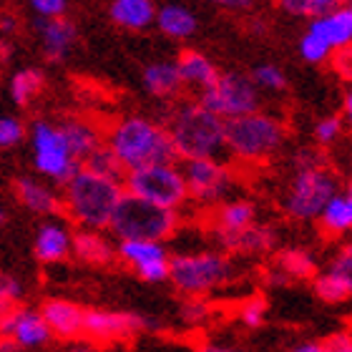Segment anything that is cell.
Instances as JSON below:
<instances>
[{
	"mask_svg": "<svg viewBox=\"0 0 352 352\" xmlns=\"http://www.w3.org/2000/svg\"><path fill=\"white\" fill-rule=\"evenodd\" d=\"M0 352H21V347L15 345L13 340H8V338H0Z\"/></svg>",
	"mask_w": 352,
	"mask_h": 352,
	"instance_id": "cell-48",
	"label": "cell"
},
{
	"mask_svg": "<svg viewBox=\"0 0 352 352\" xmlns=\"http://www.w3.org/2000/svg\"><path fill=\"white\" fill-rule=\"evenodd\" d=\"M224 252H236V254H267L277 247V232L270 224H252L244 232L227 239H219Z\"/></svg>",
	"mask_w": 352,
	"mask_h": 352,
	"instance_id": "cell-25",
	"label": "cell"
},
{
	"mask_svg": "<svg viewBox=\"0 0 352 352\" xmlns=\"http://www.w3.org/2000/svg\"><path fill=\"white\" fill-rule=\"evenodd\" d=\"M212 302L206 297H186L182 305V320L191 327H199V324H206L212 320Z\"/></svg>",
	"mask_w": 352,
	"mask_h": 352,
	"instance_id": "cell-37",
	"label": "cell"
},
{
	"mask_svg": "<svg viewBox=\"0 0 352 352\" xmlns=\"http://www.w3.org/2000/svg\"><path fill=\"white\" fill-rule=\"evenodd\" d=\"M274 270H279L289 282L292 279H312L320 272L317 257L305 247H287L274 254Z\"/></svg>",
	"mask_w": 352,
	"mask_h": 352,
	"instance_id": "cell-29",
	"label": "cell"
},
{
	"mask_svg": "<svg viewBox=\"0 0 352 352\" xmlns=\"http://www.w3.org/2000/svg\"><path fill=\"white\" fill-rule=\"evenodd\" d=\"M267 309H270V305H267L262 294H252L239 305V322L244 327H250V330H259L264 320H267Z\"/></svg>",
	"mask_w": 352,
	"mask_h": 352,
	"instance_id": "cell-35",
	"label": "cell"
},
{
	"mask_svg": "<svg viewBox=\"0 0 352 352\" xmlns=\"http://www.w3.org/2000/svg\"><path fill=\"white\" fill-rule=\"evenodd\" d=\"M315 294L327 305H340L347 302L352 294V247L345 244L340 247L338 254L330 259V264L320 270L312 277Z\"/></svg>",
	"mask_w": 352,
	"mask_h": 352,
	"instance_id": "cell-15",
	"label": "cell"
},
{
	"mask_svg": "<svg viewBox=\"0 0 352 352\" xmlns=\"http://www.w3.org/2000/svg\"><path fill=\"white\" fill-rule=\"evenodd\" d=\"M199 103L214 116L236 118L259 109V88L252 83L250 76L239 71H224L217 76V81L199 94Z\"/></svg>",
	"mask_w": 352,
	"mask_h": 352,
	"instance_id": "cell-10",
	"label": "cell"
},
{
	"mask_svg": "<svg viewBox=\"0 0 352 352\" xmlns=\"http://www.w3.org/2000/svg\"><path fill=\"white\" fill-rule=\"evenodd\" d=\"M103 144L113 151L124 171L151 166V164H176L166 126L146 116H124L109 126Z\"/></svg>",
	"mask_w": 352,
	"mask_h": 352,
	"instance_id": "cell-1",
	"label": "cell"
},
{
	"mask_svg": "<svg viewBox=\"0 0 352 352\" xmlns=\"http://www.w3.org/2000/svg\"><path fill=\"white\" fill-rule=\"evenodd\" d=\"M6 221H8V212H6V209H3V206H0V227H3Z\"/></svg>",
	"mask_w": 352,
	"mask_h": 352,
	"instance_id": "cell-53",
	"label": "cell"
},
{
	"mask_svg": "<svg viewBox=\"0 0 352 352\" xmlns=\"http://www.w3.org/2000/svg\"><path fill=\"white\" fill-rule=\"evenodd\" d=\"M322 345L327 352H352V335L347 330L335 332L327 340H322Z\"/></svg>",
	"mask_w": 352,
	"mask_h": 352,
	"instance_id": "cell-43",
	"label": "cell"
},
{
	"mask_svg": "<svg viewBox=\"0 0 352 352\" xmlns=\"http://www.w3.org/2000/svg\"><path fill=\"white\" fill-rule=\"evenodd\" d=\"M71 254L94 267H106L116 259V244L111 242L106 232L98 229H78L74 232V242H71Z\"/></svg>",
	"mask_w": 352,
	"mask_h": 352,
	"instance_id": "cell-22",
	"label": "cell"
},
{
	"mask_svg": "<svg viewBox=\"0 0 352 352\" xmlns=\"http://www.w3.org/2000/svg\"><path fill=\"white\" fill-rule=\"evenodd\" d=\"M154 25L171 41H186L197 33V15L182 3H166V6L156 8Z\"/></svg>",
	"mask_w": 352,
	"mask_h": 352,
	"instance_id": "cell-26",
	"label": "cell"
},
{
	"mask_svg": "<svg viewBox=\"0 0 352 352\" xmlns=\"http://www.w3.org/2000/svg\"><path fill=\"white\" fill-rule=\"evenodd\" d=\"M45 86V76L41 68H21L10 78V98L18 106H28Z\"/></svg>",
	"mask_w": 352,
	"mask_h": 352,
	"instance_id": "cell-31",
	"label": "cell"
},
{
	"mask_svg": "<svg viewBox=\"0 0 352 352\" xmlns=\"http://www.w3.org/2000/svg\"><path fill=\"white\" fill-rule=\"evenodd\" d=\"M342 131H345V124L340 116H324L317 121L315 126V141L320 146H332L342 139Z\"/></svg>",
	"mask_w": 352,
	"mask_h": 352,
	"instance_id": "cell-39",
	"label": "cell"
},
{
	"mask_svg": "<svg viewBox=\"0 0 352 352\" xmlns=\"http://www.w3.org/2000/svg\"><path fill=\"white\" fill-rule=\"evenodd\" d=\"M176 71H179V78H182L184 88H194V91H204L209 88L217 76L221 74L219 68L214 66V60L201 51H182L179 58H176Z\"/></svg>",
	"mask_w": 352,
	"mask_h": 352,
	"instance_id": "cell-24",
	"label": "cell"
},
{
	"mask_svg": "<svg viewBox=\"0 0 352 352\" xmlns=\"http://www.w3.org/2000/svg\"><path fill=\"white\" fill-rule=\"evenodd\" d=\"M121 184L126 194L162 209L179 212L184 204H189L182 166L176 164H151V166L126 171Z\"/></svg>",
	"mask_w": 352,
	"mask_h": 352,
	"instance_id": "cell-7",
	"label": "cell"
},
{
	"mask_svg": "<svg viewBox=\"0 0 352 352\" xmlns=\"http://www.w3.org/2000/svg\"><path fill=\"white\" fill-rule=\"evenodd\" d=\"M250 30H252V36H262L264 30H267V25H264L262 21H252L250 23Z\"/></svg>",
	"mask_w": 352,
	"mask_h": 352,
	"instance_id": "cell-50",
	"label": "cell"
},
{
	"mask_svg": "<svg viewBox=\"0 0 352 352\" xmlns=\"http://www.w3.org/2000/svg\"><path fill=\"white\" fill-rule=\"evenodd\" d=\"M0 28L3 30H15V21H13V15H0Z\"/></svg>",
	"mask_w": 352,
	"mask_h": 352,
	"instance_id": "cell-49",
	"label": "cell"
},
{
	"mask_svg": "<svg viewBox=\"0 0 352 352\" xmlns=\"http://www.w3.org/2000/svg\"><path fill=\"white\" fill-rule=\"evenodd\" d=\"M340 191V179L335 171L324 166L315 169H300L294 171L292 184L287 189L282 206H285L287 217L297 221H315L322 212V206L330 201Z\"/></svg>",
	"mask_w": 352,
	"mask_h": 352,
	"instance_id": "cell-8",
	"label": "cell"
},
{
	"mask_svg": "<svg viewBox=\"0 0 352 352\" xmlns=\"http://www.w3.org/2000/svg\"><path fill=\"white\" fill-rule=\"evenodd\" d=\"M71 242H74V232L63 224V221H45L36 234V259L43 264H58L71 257Z\"/></svg>",
	"mask_w": 352,
	"mask_h": 352,
	"instance_id": "cell-21",
	"label": "cell"
},
{
	"mask_svg": "<svg viewBox=\"0 0 352 352\" xmlns=\"http://www.w3.org/2000/svg\"><path fill=\"white\" fill-rule=\"evenodd\" d=\"M257 221V206L250 199H229L212 212V229L217 242L234 236Z\"/></svg>",
	"mask_w": 352,
	"mask_h": 352,
	"instance_id": "cell-19",
	"label": "cell"
},
{
	"mask_svg": "<svg viewBox=\"0 0 352 352\" xmlns=\"http://www.w3.org/2000/svg\"><path fill=\"white\" fill-rule=\"evenodd\" d=\"M332 6H350V0H332Z\"/></svg>",
	"mask_w": 352,
	"mask_h": 352,
	"instance_id": "cell-54",
	"label": "cell"
},
{
	"mask_svg": "<svg viewBox=\"0 0 352 352\" xmlns=\"http://www.w3.org/2000/svg\"><path fill=\"white\" fill-rule=\"evenodd\" d=\"M8 56H10V45H8L6 41L0 38V60H6Z\"/></svg>",
	"mask_w": 352,
	"mask_h": 352,
	"instance_id": "cell-51",
	"label": "cell"
},
{
	"mask_svg": "<svg viewBox=\"0 0 352 352\" xmlns=\"http://www.w3.org/2000/svg\"><path fill=\"white\" fill-rule=\"evenodd\" d=\"M41 315H43L48 330H51V338H58V340H81L83 338L86 309H83L78 302L53 297V300L43 302Z\"/></svg>",
	"mask_w": 352,
	"mask_h": 352,
	"instance_id": "cell-16",
	"label": "cell"
},
{
	"mask_svg": "<svg viewBox=\"0 0 352 352\" xmlns=\"http://www.w3.org/2000/svg\"><path fill=\"white\" fill-rule=\"evenodd\" d=\"M315 221H320V229L330 236H345L352 229V194L350 189H340L335 197L322 206V212Z\"/></svg>",
	"mask_w": 352,
	"mask_h": 352,
	"instance_id": "cell-27",
	"label": "cell"
},
{
	"mask_svg": "<svg viewBox=\"0 0 352 352\" xmlns=\"http://www.w3.org/2000/svg\"><path fill=\"white\" fill-rule=\"evenodd\" d=\"M197 352H247L242 347L236 345H224V342H204V345H199Z\"/></svg>",
	"mask_w": 352,
	"mask_h": 352,
	"instance_id": "cell-45",
	"label": "cell"
},
{
	"mask_svg": "<svg viewBox=\"0 0 352 352\" xmlns=\"http://www.w3.org/2000/svg\"><path fill=\"white\" fill-rule=\"evenodd\" d=\"M342 109H345V113H350V111H352V96L350 94L345 96V101H342Z\"/></svg>",
	"mask_w": 352,
	"mask_h": 352,
	"instance_id": "cell-52",
	"label": "cell"
},
{
	"mask_svg": "<svg viewBox=\"0 0 352 352\" xmlns=\"http://www.w3.org/2000/svg\"><path fill=\"white\" fill-rule=\"evenodd\" d=\"M234 274L227 252H186L169 259V282L184 297H209Z\"/></svg>",
	"mask_w": 352,
	"mask_h": 352,
	"instance_id": "cell-5",
	"label": "cell"
},
{
	"mask_svg": "<svg viewBox=\"0 0 352 352\" xmlns=\"http://www.w3.org/2000/svg\"><path fill=\"white\" fill-rule=\"evenodd\" d=\"M289 352H327L322 345V340H307V342H300V345H294Z\"/></svg>",
	"mask_w": 352,
	"mask_h": 352,
	"instance_id": "cell-46",
	"label": "cell"
},
{
	"mask_svg": "<svg viewBox=\"0 0 352 352\" xmlns=\"http://www.w3.org/2000/svg\"><path fill=\"white\" fill-rule=\"evenodd\" d=\"M204 3L221 8V10H234V13H244V10H250L254 0H204Z\"/></svg>",
	"mask_w": 352,
	"mask_h": 352,
	"instance_id": "cell-44",
	"label": "cell"
},
{
	"mask_svg": "<svg viewBox=\"0 0 352 352\" xmlns=\"http://www.w3.org/2000/svg\"><path fill=\"white\" fill-rule=\"evenodd\" d=\"M68 352H101V350H98V345H94L91 340H74V345H71Z\"/></svg>",
	"mask_w": 352,
	"mask_h": 352,
	"instance_id": "cell-47",
	"label": "cell"
},
{
	"mask_svg": "<svg viewBox=\"0 0 352 352\" xmlns=\"http://www.w3.org/2000/svg\"><path fill=\"white\" fill-rule=\"evenodd\" d=\"M121 197H124L121 182H113V179H106V176H98L78 166V171L63 184L60 206L68 214V219L78 224V229L106 232Z\"/></svg>",
	"mask_w": 352,
	"mask_h": 352,
	"instance_id": "cell-3",
	"label": "cell"
},
{
	"mask_svg": "<svg viewBox=\"0 0 352 352\" xmlns=\"http://www.w3.org/2000/svg\"><path fill=\"white\" fill-rule=\"evenodd\" d=\"M116 257L129 264L148 285H159L169 279V252L164 242L148 239H121L116 244Z\"/></svg>",
	"mask_w": 352,
	"mask_h": 352,
	"instance_id": "cell-13",
	"label": "cell"
},
{
	"mask_svg": "<svg viewBox=\"0 0 352 352\" xmlns=\"http://www.w3.org/2000/svg\"><path fill=\"white\" fill-rule=\"evenodd\" d=\"M144 88L154 98H162V101H171L174 96L182 94V78H179V71H176L174 63H151V66L144 68Z\"/></svg>",
	"mask_w": 352,
	"mask_h": 352,
	"instance_id": "cell-30",
	"label": "cell"
},
{
	"mask_svg": "<svg viewBox=\"0 0 352 352\" xmlns=\"http://www.w3.org/2000/svg\"><path fill=\"white\" fill-rule=\"evenodd\" d=\"M156 322L151 317L136 315V312H118V309H86L83 320V338L94 345L106 342H124L136 338L144 330H154Z\"/></svg>",
	"mask_w": 352,
	"mask_h": 352,
	"instance_id": "cell-12",
	"label": "cell"
},
{
	"mask_svg": "<svg viewBox=\"0 0 352 352\" xmlns=\"http://www.w3.org/2000/svg\"><path fill=\"white\" fill-rule=\"evenodd\" d=\"M250 78L259 91H274V94H277V91H285L287 88L285 71L279 66H274V63H262V66H257Z\"/></svg>",
	"mask_w": 352,
	"mask_h": 352,
	"instance_id": "cell-36",
	"label": "cell"
},
{
	"mask_svg": "<svg viewBox=\"0 0 352 352\" xmlns=\"http://www.w3.org/2000/svg\"><path fill=\"white\" fill-rule=\"evenodd\" d=\"M184 184L186 197L199 209H217L219 204L229 201L236 189V171L232 164L221 159H194L184 164Z\"/></svg>",
	"mask_w": 352,
	"mask_h": 352,
	"instance_id": "cell-9",
	"label": "cell"
},
{
	"mask_svg": "<svg viewBox=\"0 0 352 352\" xmlns=\"http://www.w3.org/2000/svg\"><path fill=\"white\" fill-rule=\"evenodd\" d=\"M23 139H25V126L21 118L0 116V148L18 146Z\"/></svg>",
	"mask_w": 352,
	"mask_h": 352,
	"instance_id": "cell-40",
	"label": "cell"
},
{
	"mask_svg": "<svg viewBox=\"0 0 352 352\" xmlns=\"http://www.w3.org/2000/svg\"><path fill=\"white\" fill-rule=\"evenodd\" d=\"M227 156L234 164L254 166L274 159L287 144V126L274 113L257 109L224 121Z\"/></svg>",
	"mask_w": 352,
	"mask_h": 352,
	"instance_id": "cell-4",
	"label": "cell"
},
{
	"mask_svg": "<svg viewBox=\"0 0 352 352\" xmlns=\"http://www.w3.org/2000/svg\"><path fill=\"white\" fill-rule=\"evenodd\" d=\"M81 166H83V169H88V171H94V174H98V176L113 179V182H124V176H126L124 166L118 164V159L113 156V151H111L106 144L96 148L94 154L88 156Z\"/></svg>",
	"mask_w": 352,
	"mask_h": 352,
	"instance_id": "cell-32",
	"label": "cell"
},
{
	"mask_svg": "<svg viewBox=\"0 0 352 352\" xmlns=\"http://www.w3.org/2000/svg\"><path fill=\"white\" fill-rule=\"evenodd\" d=\"M63 139H66L71 154L78 164H83L88 156L94 154L96 148L103 146V131L91 121V118L83 116H68L66 121L58 124Z\"/></svg>",
	"mask_w": 352,
	"mask_h": 352,
	"instance_id": "cell-20",
	"label": "cell"
},
{
	"mask_svg": "<svg viewBox=\"0 0 352 352\" xmlns=\"http://www.w3.org/2000/svg\"><path fill=\"white\" fill-rule=\"evenodd\" d=\"M309 33L322 38L330 45L332 53L347 51L352 43V8L350 6H335L327 13L317 15L309 21Z\"/></svg>",
	"mask_w": 352,
	"mask_h": 352,
	"instance_id": "cell-17",
	"label": "cell"
},
{
	"mask_svg": "<svg viewBox=\"0 0 352 352\" xmlns=\"http://www.w3.org/2000/svg\"><path fill=\"white\" fill-rule=\"evenodd\" d=\"M292 166H294V171L324 166V156L320 154L317 148H297V151L292 154Z\"/></svg>",
	"mask_w": 352,
	"mask_h": 352,
	"instance_id": "cell-42",
	"label": "cell"
},
{
	"mask_svg": "<svg viewBox=\"0 0 352 352\" xmlns=\"http://www.w3.org/2000/svg\"><path fill=\"white\" fill-rule=\"evenodd\" d=\"M30 146H33V164L38 174L51 179L53 184H66L81 166L71 154L58 124L36 121L30 129Z\"/></svg>",
	"mask_w": 352,
	"mask_h": 352,
	"instance_id": "cell-11",
	"label": "cell"
},
{
	"mask_svg": "<svg viewBox=\"0 0 352 352\" xmlns=\"http://www.w3.org/2000/svg\"><path fill=\"white\" fill-rule=\"evenodd\" d=\"M0 338L13 340L21 350H36L51 342V330L45 324L41 309L15 307L0 315Z\"/></svg>",
	"mask_w": 352,
	"mask_h": 352,
	"instance_id": "cell-14",
	"label": "cell"
},
{
	"mask_svg": "<svg viewBox=\"0 0 352 352\" xmlns=\"http://www.w3.org/2000/svg\"><path fill=\"white\" fill-rule=\"evenodd\" d=\"M23 300V285L10 274H0V315H6L10 309L21 307Z\"/></svg>",
	"mask_w": 352,
	"mask_h": 352,
	"instance_id": "cell-38",
	"label": "cell"
},
{
	"mask_svg": "<svg viewBox=\"0 0 352 352\" xmlns=\"http://www.w3.org/2000/svg\"><path fill=\"white\" fill-rule=\"evenodd\" d=\"M277 6L292 18H309V21L335 8L332 0H277Z\"/></svg>",
	"mask_w": 352,
	"mask_h": 352,
	"instance_id": "cell-33",
	"label": "cell"
},
{
	"mask_svg": "<svg viewBox=\"0 0 352 352\" xmlns=\"http://www.w3.org/2000/svg\"><path fill=\"white\" fill-rule=\"evenodd\" d=\"M38 33H41L43 56L51 63H63L78 41V30L68 18H51V21L38 18Z\"/></svg>",
	"mask_w": 352,
	"mask_h": 352,
	"instance_id": "cell-18",
	"label": "cell"
},
{
	"mask_svg": "<svg viewBox=\"0 0 352 352\" xmlns=\"http://www.w3.org/2000/svg\"><path fill=\"white\" fill-rule=\"evenodd\" d=\"M300 56L307 63H312V66H322V63H327V60H332V48L327 43H324L322 38H317L315 33H305V36L300 38Z\"/></svg>",
	"mask_w": 352,
	"mask_h": 352,
	"instance_id": "cell-34",
	"label": "cell"
},
{
	"mask_svg": "<svg viewBox=\"0 0 352 352\" xmlns=\"http://www.w3.org/2000/svg\"><path fill=\"white\" fill-rule=\"evenodd\" d=\"M111 21L126 30H144L154 25L156 6L154 0H113L111 3Z\"/></svg>",
	"mask_w": 352,
	"mask_h": 352,
	"instance_id": "cell-28",
	"label": "cell"
},
{
	"mask_svg": "<svg viewBox=\"0 0 352 352\" xmlns=\"http://www.w3.org/2000/svg\"><path fill=\"white\" fill-rule=\"evenodd\" d=\"M30 8L38 18L51 21V18H66L68 0H30Z\"/></svg>",
	"mask_w": 352,
	"mask_h": 352,
	"instance_id": "cell-41",
	"label": "cell"
},
{
	"mask_svg": "<svg viewBox=\"0 0 352 352\" xmlns=\"http://www.w3.org/2000/svg\"><path fill=\"white\" fill-rule=\"evenodd\" d=\"M179 212L162 209V206L146 204L141 199L126 194L118 201L113 219L109 229L113 232L118 242L121 239H148V242H166L179 229Z\"/></svg>",
	"mask_w": 352,
	"mask_h": 352,
	"instance_id": "cell-6",
	"label": "cell"
},
{
	"mask_svg": "<svg viewBox=\"0 0 352 352\" xmlns=\"http://www.w3.org/2000/svg\"><path fill=\"white\" fill-rule=\"evenodd\" d=\"M164 126L169 131L176 159H224V118L214 116L199 101L179 103L166 113Z\"/></svg>",
	"mask_w": 352,
	"mask_h": 352,
	"instance_id": "cell-2",
	"label": "cell"
},
{
	"mask_svg": "<svg viewBox=\"0 0 352 352\" xmlns=\"http://www.w3.org/2000/svg\"><path fill=\"white\" fill-rule=\"evenodd\" d=\"M15 197L25 209H30L33 214H41V217H53V214L63 212L60 197L56 194L51 184L36 182V179H28V176L15 179Z\"/></svg>",
	"mask_w": 352,
	"mask_h": 352,
	"instance_id": "cell-23",
	"label": "cell"
}]
</instances>
